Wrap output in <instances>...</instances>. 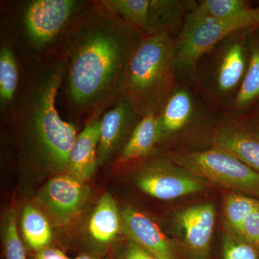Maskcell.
Masks as SVG:
<instances>
[{"label": "cell", "instance_id": "cell-1", "mask_svg": "<svg viewBox=\"0 0 259 259\" xmlns=\"http://www.w3.org/2000/svg\"><path fill=\"white\" fill-rule=\"evenodd\" d=\"M143 35L96 3L61 53L67 59L68 97L76 113L102 112L122 96L127 62Z\"/></svg>", "mask_w": 259, "mask_h": 259}, {"label": "cell", "instance_id": "cell-2", "mask_svg": "<svg viewBox=\"0 0 259 259\" xmlns=\"http://www.w3.org/2000/svg\"><path fill=\"white\" fill-rule=\"evenodd\" d=\"M66 67L64 55L37 61L6 109L15 123L26 131L37 156L55 172L68 171L70 152L77 137L74 126L61 119L56 106Z\"/></svg>", "mask_w": 259, "mask_h": 259}, {"label": "cell", "instance_id": "cell-3", "mask_svg": "<svg viewBox=\"0 0 259 259\" xmlns=\"http://www.w3.org/2000/svg\"><path fill=\"white\" fill-rule=\"evenodd\" d=\"M7 20L15 45L44 60L62 53L76 28L96 3L77 0H30L17 3Z\"/></svg>", "mask_w": 259, "mask_h": 259}, {"label": "cell", "instance_id": "cell-4", "mask_svg": "<svg viewBox=\"0 0 259 259\" xmlns=\"http://www.w3.org/2000/svg\"><path fill=\"white\" fill-rule=\"evenodd\" d=\"M178 82L175 37L144 35L130 56L122 96L141 117L157 115Z\"/></svg>", "mask_w": 259, "mask_h": 259}, {"label": "cell", "instance_id": "cell-5", "mask_svg": "<svg viewBox=\"0 0 259 259\" xmlns=\"http://www.w3.org/2000/svg\"><path fill=\"white\" fill-rule=\"evenodd\" d=\"M253 28L225 37L199 58L191 73L192 88L221 113L230 111L239 93L248 68L249 35Z\"/></svg>", "mask_w": 259, "mask_h": 259}, {"label": "cell", "instance_id": "cell-6", "mask_svg": "<svg viewBox=\"0 0 259 259\" xmlns=\"http://www.w3.org/2000/svg\"><path fill=\"white\" fill-rule=\"evenodd\" d=\"M223 115L199 96L190 81H178L156 115L158 145L197 139L212 147Z\"/></svg>", "mask_w": 259, "mask_h": 259}, {"label": "cell", "instance_id": "cell-7", "mask_svg": "<svg viewBox=\"0 0 259 259\" xmlns=\"http://www.w3.org/2000/svg\"><path fill=\"white\" fill-rule=\"evenodd\" d=\"M194 9L187 15L183 26L175 38L178 81H189L199 58L230 34L259 27L258 7L250 14L232 20L201 16Z\"/></svg>", "mask_w": 259, "mask_h": 259}, {"label": "cell", "instance_id": "cell-8", "mask_svg": "<svg viewBox=\"0 0 259 259\" xmlns=\"http://www.w3.org/2000/svg\"><path fill=\"white\" fill-rule=\"evenodd\" d=\"M184 169L205 182L251 194L259 198V174L222 148L213 146L202 151L170 153Z\"/></svg>", "mask_w": 259, "mask_h": 259}, {"label": "cell", "instance_id": "cell-9", "mask_svg": "<svg viewBox=\"0 0 259 259\" xmlns=\"http://www.w3.org/2000/svg\"><path fill=\"white\" fill-rule=\"evenodd\" d=\"M204 181L178 166L169 156L154 158L138 172L136 184L145 193L172 200L204 190Z\"/></svg>", "mask_w": 259, "mask_h": 259}, {"label": "cell", "instance_id": "cell-10", "mask_svg": "<svg viewBox=\"0 0 259 259\" xmlns=\"http://www.w3.org/2000/svg\"><path fill=\"white\" fill-rule=\"evenodd\" d=\"M213 146L231 153L259 174V133L243 114H224Z\"/></svg>", "mask_w": 259, "mask_h": 259}, {"label": "cell", "instance_id": "cell-11", "mask_svg": "<svg viewBox=\"0 0 259 259\" xmlns=\"http://www.w3.org/2000/svg\"><path fill=\"white\" fill-rule=\"evenodd\" d=\"M89 194L88 186L66 174L49 180L37 197L57 222L66 224L81 212Z\"/></svg>", "mask_w": 259, "mask_h": 259}, {"label": "cell", "instance_id": "cell-12", "mask_svg": "<svg viewBox=\"0 0 259 259\" xmlns=\"http://www.w3.org/2000/svg\"><path fill=\"white\" fill-rule=\"evenodd\" d=\"M141 118L129 100L123 96L115 102L112 109L105 112L102 117L97 150L98 165L106 163L118 149L122 146L124 148Z\"/></svg>", "mask_w": 259, "mask_h": 259}, {"label": "cell", "instance_id": "cell-13", "mask_svg": "<svg viewBox=\"0 0 259 259\" xmlns=\"http://www.w3.org/2000/svg\"><path fill=\"white\" fill-rule=\"evenodd\" d=\"M215 207L212 203L196 204L182 210L179 223L184 232L187 249L195 259H207L212 239Z\"/></svg>", "mask_w": 259, "mask_h": 259}, {"label": "cell", "instance_id": "cell-14", "mask_svg": "<svg viewBox=\"0 0 259 259\" xmlns=\"http://www.w3.org/2000/svg\"><path fill=\"white\" fill-rule=\"evenodd\" d=\"M121 217L122 229L129 240L159 259H177L171 243L151 218L131 207H124Z\"/></svg>", "mask_w": 259, "mask_h": 259}, {"label": "cell", "instance_id": "cell-15", "mask_svg": "<svg viewBox=\"0 0 259 259\" xmlns=\"http://www.w3.org/2000/svg\"><path fill=\"white\" fill-rule=\"evenodd\" d=\"M94 114L84 129L77 135L70 152L68 174L83 182L93 176L98 165L97 150L102 118L97 113Z\"/></svg>", "mask_w": 259, "mask_h": 259}, {"label": "cell", "instance_id": "cell-16", "mask_svg": "<svg viewBox=\"0 0 259 259\" xmlns=\"http://www.w3.org/2000/svg\"><path fill=\"white\" fill-rule=\"evenodd\" d=\"M122 228L121 212L115 199L110 194H104L89 223L90 237L97 248V255L107 257L105 255V250L115 242Z\"/></svg>", "mask_w": 259, "mask_h": 259}, {"label": "cell", "instance_id": "cell-17", "mask_svg": "<svg viewBox=\"0 0 259 259\" xmlns=\"http://www.w3.org/2000/svg\"><path fill=\"white\" fill-rule=\"evenodd\" d=\"M259 102V27L249 35V61L244 79L228 113L244 114Z\"/></svg>", "mask_w": 259, "mask_h": 259}, {"label": "cell", "instance_id": "cell-18", "mask_svg": "<svg viewBox=\"0 0 259 259\" xmlns=\"http://www.w3.org/2000/svg\"><path fill=\"white\" fill-rule=\"evenodd\" d=\"M158 140L156 115L144 116L122 148L120 161L127 163L149 156L158 146Z\"/></svg>", "mask_w": 259, "mask_h": 259}, {"label": "cell", "instance_id": "cell-19", "mask_svg": "<svg viewBox=\"0 0 259 259\" xmlns=\"http://www.w3.org/2000/svg\"><path fill=\"white\" fill-rule=\"evenodd\" d=\"M23 238L28 248L35 252L50 247L52 231L47 218L31 205L24 207L21 218Z\"/></svg>", "mask_w": 259, "mask_h": 259}, {"label": "cell", "instance_id": "cell-20", "mask_svg": "<svg viewBox=\"0 0 259 259\" xmlns=\"http://www.w3.org/2000/svg\"><path fill=\"white\" fill-rule=\"evenodd\" d=\"M19 68L15 50L3 44L0 50V103L6 110L14 100L19 89Z\"/></svg>", "mask_w": 259, "mask_h": 259}, {"label": "cell", "instance_id": "cell-21", "mask_svg": "<svg viewBox=\"0 0 259 259\" xmlns=\"http://www.w3.org/2000/svg\"><path fill=\"white\" fill-rule=\"evenodd\" d=\"M255 8L245 0H200L197 1L194 10L201 16L232 20L250 14Z\"/></svg>", "mask_w": 259, "mask_h": 259}, {"label": "cell", "instance_id": "cell-22", "mask_svg": "<svg viewBox=\"0 0 259 259\" xmlns=\"http://www.w3.org/2000/svg\"><path fill=\"white\" fill-rule=\"evenodd\" d=\"M258 207V199L243 194H230L226 197L225 216L228 226L235 234H238L245 220Z\"/></svg>", "mask_w": 259, "mask_h": 259}, {"label": "cell", "instance_id": "cell-23", "mask_svg": "<svg viewBox=\"0 0 259 259\" xmlns=\"http://www.w3.org/2000/svg\"><path fill=\"white\" fill-rule=\"evenodd\" d=\"M3 245L6 259H27L23 241L17 228L16 213L10 209L5 214L2 226Z\"/></svg>", "mask_w": 259, "mask_h": 259}, {"label": "cell", "instance_id": "cell-24", "mask_svg": "<svg viewBox=\"0 0 259 259\" xmlns=\"http://www.w3.org/2000/svg\"><path fill=\"white\" fill-rule=\"evenodd\" d=\"M223 259H259L258 250L238 235L223 237Z\"/></svg>", "mask_w": 259, "mask_h": 259}, {"label": "cell", "instance_id": "cell-25", "mask_svg": "<svg viewBox=\"0 0 259 259\" xmlns=\"http://www.w3.org/2000/svg\"><path fill=\"white\" fill-rule=\"evenodd\" d=\"M238 236L253 245L259 253V207L245 220Z\"/></svg>", "mask_w": 259, "mask_h": 259}, {"label": "cell", "instance_id": "cell-26", "mask_svg": "<svg viewBox=\"0 0 259 259\" xmlns=\"http://www.w3.org/2000/svg\"><path fill=\"white\" fill-rule=\"evenodd\" d=\"M114 259H159L144 247L129 240L115 251Z\"/></svg>", "mask_w": 259, "mask_h": 259}, {"label": "cell", "instance_id": "cell-27", "mask_svg": "<svg viewBox=\"0 0 259 259\" xmlns=\"http://www.w3.org/2000/svg\"><path fill=\"white\" fill-rule=\"evenodd\" d=\"M34 259H73L68 256L62 250L56 248L47 247L35 252Z\"/></svg>", "mask_w": 259, "mask_h": 259}, {"label": "cell", "instance_id": "cell-28", "mask_svg": "<svg viewBox=\"0 0 259 259\" xmlns=\"http://www.w3.org/2000/svg\"><path fill=\"white\" fill-rule=\"evenodd\" d=\"M250 125L259 133V102L243 114Z\"/></svg>", "mask_w": 259, "mask_h": 259}, {"label": "cell", "instance_id": "cell-29", "mask_svg": "<svg viewBox=\"0 0 259 259\" xmlns=\"http://www.w3.org/2000/svg\"><path fill=\"white\" fill-rule=\"evenodd\" d=\"M73 259H111L110 257H100L90 253H83Z\"/></svg>", "mask_w": 259, "mask_h": 259}, {"label": "cell", "instance_id": "cell-30", "mask_svg": "<svg viewBox=\"0 0 259 259\" xmlns=\"http://www.w3.org/2000/svg\"><path fill=\"white\" fill-rule=\"evenodd\" d=\"M257 7H258V10H259V4L258 5V6H257Z\"/></svg>", "mask_w": 259, "mask_h": 259}]
</instances>
